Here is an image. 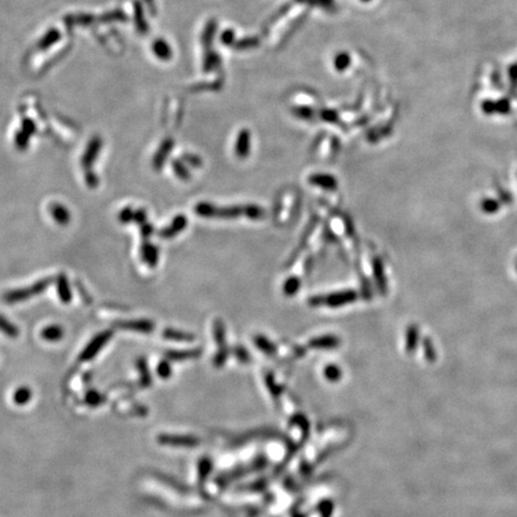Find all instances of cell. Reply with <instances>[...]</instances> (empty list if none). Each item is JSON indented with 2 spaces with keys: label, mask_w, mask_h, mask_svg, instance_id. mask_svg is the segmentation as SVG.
I'll list each match as a JSON object with an SVG mask.
<instances>
[{
  "label": "cell",
  "mask_w": 517,
  "mask_h": 517,
  "mask_svg": "<svg viewBox=\"0 0 517 517\" xmlns=\"http://www.w3.org/2000/svg\"><path fill=\"white\" fill-rule=\"evenodd\" d=\"M111 335H113V332H111V330H104V332L97 334V335H96L95 338L90 341L88 348L83 351L82 359H84V361L91 359L96 354H97L98 351H100L102 348H103L104 345H106L108 341H109Z\"/></svg>",
  "instance_id": "obj_3"
},
{
  "label": "cell",
  "mask_w": 517,
  "mask_h": 517,
  "mask_svg": "<svg viewBox=\"0 0 517 517\" xmlns=\"http://www.w3.org/2000/svg\"><path fill=\"white\" fill-rule=\"evenodd\" d=\"M133 219H134V210L132 207L127 206L120 211L119 221L123 223V224H128V223L133 222Z\"/></svg>",
  "instance_id": "obj_14"
},
{
  "label": "cell",
  "mask_w": 517,
  "mask_h": 517,
  "mask_svg": "<svg viewBox=\"0 0 517 517\" xmlns=\"http://www.w3.org/2000/svg\"><path fill=\"white\" fill-rule=\"evenodd\" d=\"M357 298L356 297V293L354 291H343V292L339 293H333V295H329L327 297H315L312 298L310 303L311 304H328L333 308H336V306L348 304V303H351L352 301Z\"/></svg>",
  "instance_id": "obj_2"
},
{
  "label": "cell",
  "mask_w": 517,
  "mask_h": 517,
  "mask_svg": "<svg viewBox=\"0 0 517 517\" xmlns=\"http://www.w3.org/2000/svg\"><path fill=\"white\" fill-rule=\"evenodd\" d=\"M52 281H53L52 280V278H46V279L37 281V283L34 284V285L26 287V289L10 291V292H8L4 296V301L6 303H17V302L26 301V299L30 298V297L39 295V293H42L43 291L47 289L48 285H51Z\"/></svg>",
  "instance_id": "obj_1"
},
{
  "label": "cell",
  "mask_w": 517,
  "mask_h": 517,
  "mask_svg": "<svg viewBox=\"0 0 517 517\" xmlns=\"http://www.w3.org/2000/svg\"><path fill=\"white\" fill-rule=\"evenodd\" d=\"M153 230H154V229H153L152 225H151L150 223H147V222L140 225V234H141V236H143L144 238L150 237L151 235L153 234Z\"/></svg>",
  "instance_id": "obj_18"
},
{
  "label": "cell",
  "mask_w": 517,
  "mask_h": 517,
  "mask_svg": "<svg viewBox=\"0 0 517 517\" xmlns=\"http://www.w3.org/2000/svg\"><path fill=\"white\" fill-rule=\"evenodd\" d=\"M186 227H187V217L184 215H179L175 217L174 221L171 222V224H170L169 227L162 229V230L158 232V235L163 238L174 237L181 231H184V229Z\"/></svg>",
  "instance_id": "obj_5"
},
{
  "label": "cell",
  "mask_w": 517,
  "mask_h": 517,
  "mask_svg": "<svg viewBox=\"0 0 517 517\" xmlns=\"http://www.w3.org/2000/svg\"><path fill=\"white\" fill-rule=\"evenodd\" d=\"M147 221V215H146V211L143 209H139L137 210V211H134V219H133V222H135L137 224L141 225L144 224V223H146Z\"/></svg>",
  "instance_id": "obj_16"
},
{
  "label": "cell",
  "mask_w": 517,
  "mask_h": 517,
  "mask_svg": "<svg viewBox=\"0 0 517 517\" xmlns=\"http://www.w3.org/2000/svg\"><path fill=\"white\" fill-rule=\"evenodd\" d=\"M116 326L122 329L135 330L140 333H151L154 329V324L148 320H129V321H119Z\"/></svg>",
  "instance_id": "obj_4"
},
{
  "label": "cell",
  "mask_w": 517,
  "mask_h": 517,
  "mask_svg": "<svg viewBox=\"0 0 517 517\" xmlns=\"http://www.w3.org/2000/svg\"><path fill=\"white\" fill-rule=\"evenodd\" d=\"M159 375L162 376H166L169 375V365L166 363H160L159 365Z\"/></svg>",
  "instance_id": "obj_21"
},
{
  "label": "cell",
  "mask_w": 517,
  "mask_h": 517,
  "mask_svg": "<svg viewBox=\"0 0 517 517\" xmlns=\"http://www.w3.org/2000/svg\"><path fill=\"white\" fill-rule=\"evenodd\" d=\"M64 328L60 327L59 324H51V326H47L43 328L41 332L42 339L47 340V341H59L64 338Z\"/></svg>",
  "instance_id": "obj_9"
},
{
  "label": "cell",
  "mask_w": 517,
  "mask_h": 517,
  "mask_svg": "<svg viewBox=\"0 0 517 517\" xmlns=\"http://www.w3.org/2000/svg\"><path fill=\"white\" fill-rule=\"evenodd\" d=\"M140 254H141V259H143V261L146 262L150 267H154V266L157 265V262H158V258H159L158 248H157V247L152 243H150V242L143 243V246H141V249H140Z\"/></svg>",
  "instance_id": "obj_7"
},
{
  "label": "cell",
  "mask_w": 517,
  "mask_h": 517,
  "mask_svg": "<svg viewBox=\"0 0 517 517\" xmlns=\"http://www.w3.org/2000/svg\"><path fill=\"white\" fill-rule=\"evenodd\" d=\"M57 291L60 301L63 303H70L72 301V291H71L69 280L65 274H59L57 277Z\"/></svg>",
  "instance_id": "obj_8"
},
{
  "label": "cell",
  "mask_w": 517,
  "mask_h": 517,
  "mask_svg": "<svg viewBox=\"0 0 517 517\" xmlns=\"http://www.w3.org/2000/svg\"><path fill=\"white\" fill-rule=\"evenodd\" d=\"M174 169H175L176 175H178L179 178H181V179H188V178H190V174H188L187 169H186L181 163H179L178 160H175V162H174Z\"/></svg>",
  "instance_id": "obj_17"
},
{
  "label": "cell",
  "mask_w": 517,
  "mask_h": 517,
  "mask_svg": "<svg viewBox=\"0 0 517 517\" xmlns=\"http://www.w3.org/2000/svg\"><path fill=\"white\" fill-rule=\"evenodd\" d=\"M49 212H51L54 221L60 225L69 224L71 221V213L69 209H66V207L59 203H52L49 205Z\"/></svg>",
  "instance_id": "obj_6"
},
{
  "label": "cell",
  "mask_w": 517,
  "mask_h": 517,
  "mask_svg": "<svg viewBox=\"0 0 517 517\" xmlns=\"http://www.w3.org/2000/svg\"><path fill=\"white\" fill-rule=\"evenodd\" d=\"M310 184L318 186V187L326 188V190H334L336 188V181L329 175H314L310 178Z\"/></svg>",
  "instance_id": "obj_10"
},
{
  "label": "cell",
  "mask_w": 517,
  "mask_h": 517,
  "mask_svg": "<svg viewBox=\"0 0 517 517\" xmlns=\"http://www.w3.org/2000/svg\"><path fill=\"white\" fill-rule=\"evenodd\" d=\"M85 180H86V185H88L90 188H95L98 186V178L96 176V174L88 173V174L85 175Z\"/></svg>",
  "instance_id": "obj_19"
},
{
  "label": "cell",
  "mask_w": 517,
  "mask_h": 517,
  "mask_svg": "<svg viewBox=\"0 0 517 517\" xmlns=\"http://www.w3.org/2000/svg\"><path fill=\"white\" fill-rule=\"evenodd\" d=\"M194 354H199V351H190V352H171L170 354V357L171 358H175V359H180V358H186V357H192V356H194Z\"/></svg>",
  "instance_id": "obj_20"
},
{
  "label": "cell",
  "mask_w": 517,
  "mask_h": 517,
  "mask_svg": "<svg viewBox=\"0 0 517 517\" xmlns=\"http://www.w3.org/2000/svg\"><path fill=\"white\" fill-rule=\"evenodd\" d=\"M336 342H338L336 338H333V336H323V338L315 339L311 343H314L312 346H317V348H332V346H336Z\"/></svg>",
  "instance_id": "obj_13"
},
{
  "label": "cell",
  "mask_w": 517,
  "mask_h": 517,
  "mask_svg": "<svg viewBox=\"0 0 517 517\" xmlns=\"http://www.w3.org/2000/svg\"><path fill=\"white\" fill-rule=\"evenodd\" d=\"M163 335L168 339L173 340H184V341H188V340H193L194 336L191 335V334L180 332V330L170 329V328H166L163 332Z\"/></svg>",
  "instance_id": "obj_12"
},
{
  "label": "cell",
  "mask_w": 517,
  "mask_h": 517,
  "mask_svg": "<svg viewBox=\"0 0 517 517\" xmlns=\"http://www.w3.org/2000/svg\"><path fill=\"white\" fill-rule=\"evenodd\" d=\"M299 287V281L298 279H289L285 283V287H284V290H285L286 293H289V295H292V293H295L297 290H298Z\"/></svg>",
  "instance_id": "obj_15"
},
{
  "label": "cell",
  "mask_w": 517,
  "mask_h": 517,
  "mask_svg": "<svg viewBox=\"0 0 517 517\" xmlns=\"http://www.w3.org/2000/svg\"><path fill=\"white\" fill-rule=\"evenodd\" d=\"M0 332H3L9 338H16L20 333L18 328L11 323L8 318H5L3 315H0Z\"/></svg>",
  "instance_id": "obj_11"
}]
</instances>
